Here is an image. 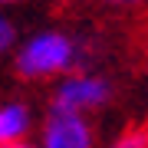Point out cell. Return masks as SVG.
Instances as JSON below:
<instances>
[{
	"mask_svg": "<svg viewBox=\"0 0 148 148\" xmlns=\"http://www.w3.org/2000/svg\"><path fill=\"white\" fill-rule=\"evenodd\" d=\"M95 53H99V43L86 33H73L66 27H43L13 46L10 66L20 82L43 86L63 79L76 69H89Z\"/></svg>",
	"mask_w": 148,
	"mask_h": 148,
	"instance_id": "1",
	"label": "cell"
},
{
	"mask_svg": "<svg viewBox=\"0 0 148 148\" xmlns=\"http://www.w3.org/2000/svg\"><path fill=\"white\" fill-rule=\"evenodd\" d=\"M16 3H23V0H0V10L3 7H16Z\"/></svg>",
	"mask_w": 148,
	"mask_h": 148,
	"instance_id": "9",
	"label": "cell"
},
{
	"mask_svg": "<svg viewBox=\"0 0 148 148\" xmlns=\"http://www.w3.org/2000/svg\"><path fill=\"white\" fill-rule=\"evenodd\" d=\"M56 3H63V7H69V3H76V0H56Z\"/></svg>",
	"mask_w": 148,
	"mask_h": 148,
	"instance_id": "10",
	"label": "cell"
},
{
	"mask_svg": "<svg viewBox=\"0 0 148 148\" xmlns=\"http://www.w3.org/2000/svg\"><path fill=\"white\" fill-rule=\"evenodd\" d=\"M40 128L36 109L27 99H0V145L27 142Z\"/></svg>",
	"mask_w": 148,
	"mask_h": 148,
	"instance_id": "4",
	"label": "cell"
},
{
	"mask_svg": "<svg viewBox=\"0 0 148 148\" xmlns=\"http://www.w3.org/2000/svg\"><path fill=\"white\" fill-rule=\"evenodd\" d=\"M115 102V82L99 69H76L49 86L46 109L53 112H79V115H95Z\"/></svg>",
	"mask_w": 148,
	"mask_h": 148,
	"instance_id": "2",
	"label": "cell"
},
{
	"mask_svg": "<svg viewBox=\"0 0 148 148\" xmlns=\"http://www.w3.org/2000/svg\"><path fill=\"white\" fill-rule=\"evenodd\" d=\"M102 148H148V122H125L106 138Z\"/></svg>",
	"mask_w": 148,
	"mask_h": 148,
	"instance_id": "5",
	"label": "cell"
},
{
	"mask_svg": "<svg viewBox=\"0 0 148 148\" xmlns=\"http://www.w3.org/2000/svg\"><path fill=\"white\" fill-rule=\"evenodd\" d=\"M36 142L43 148H102L99 128L92 115L79 112H53L46 109L36 128Z\"/></svg>",
	"mask_w": 148,
	"mask_h": 148,
	"instance_id": "3",
	"label": "cell"
},
{
	"mask_svg": "<svg viewBox=\"0 0 148 148\" xmlns=\"http://www.w3.org/2000/svg\"><path fill=\"white\" fill-rule=\"evenodd\" d=\"M99 7H109V10H142L148 7V0H92Z\"/></svg>",
	"mask_w": 148,
	"mask_h": 148,
	"instance_id": "7",
	"label": "cell"
},
{
	"mask_svg": "<svg viewBox=\"0 0 148 148\" xmlns=\"http://www.w3.org/2000/svg\"><path fill=\"white\" fill-rule=\"evenodd\" d=\"M0 148H43L36 138H27V142H13V145H0Z\"/></svg>",
	"mask_w": 148,
	"mask_h": 148,
	"instance_id": "8",
	"label": "cell"
},
{
	"mask_svg": "<svg viewBox=\"0 0 148 148\" xmlns=\"http://www.w3.org/2000/svg\"><path fill=\"white\" fill-rule=\"evenodd\" d=\"M16 43H20V40H16V23H13L3 10H0V56L13 53Z\"/></svg>",
	"mask_w": 148,
	"mask_h": 148,
	"instance_id": "6",
	"label": "cell"
}]
</instances>
